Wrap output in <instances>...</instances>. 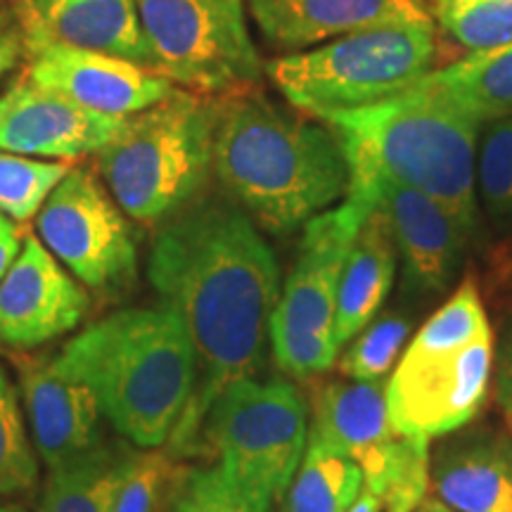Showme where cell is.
Wrapping results in <instances>:
<instances>
[{"mask_svg":"<svg viewBox=\"0 0 512 512\" xmlns=\"http://www.w3.org/2000/svg\"><path fill=\"white\" fill-rule=\"evenodd\" d=\"M147 280L181 316L197 356V389L176 439L207 418L230 384L264 366L271 318L280 302L273 249L245 211L221 200H192L159 223Z\"/></svg>","mask_w":512,"mask_h":512,"instance_id":"obj_1","label":"cell"},{"mask_svg":"<svg viewBox=\"0 0 512 512\" xmlns=\"http://www.w3.org/2000/svg\"><path fill=\"white\" fill-rule=\"evenodd\" d=\"M214 171L249 219L275 235L306 226L349 190L347 155L328 124L249 91L219 102Z\"/></svg>","mask_w":512,"mask_h":512,"instance_id":"obj_2","label":"cell"},{"mask_svg":"<svg viewBox=\"0 0 512 512\" xmlns=\"http://www.w3.org/2000/svg\"><path fill=\"white\" fill-rule=\"evenodd\" d=\"M98 399L102 415L138 448L174 437L197 389V356L169 306H131L95 320L53 358Z\"/></svg>","mask_w":512,"mask_h":512,"instance_id":"obj_3","label":"cell"},{"mask_svg":"<svg viewBox=\"0 0 512 512\" xmlns=\"http://www.w3.org/2000/svg\"><path fill=\"white\" fill-rule=\"evenodd\" d=\"M349 162V192L375 181L420 190L475 230L477 138L482 124L415 83L406 93L330 117Z\"/></svg>","mask_w":512,"mask_h":512,"instance_id":"obj_4","label":"cell"},{"mask_svg":"<svg viewBox=\"0 0 512 512\" xmlns=\"http://www.w3.org/2000/svg\"><path fill=\"white\" fill-rule=\"evenodd\" d=\"M219 102L176 88L126 117L98 152V176L128 219L159 226L195 200L214 169Z\"/></svg>","mask_w":512,"mask_h":512,"instance_id":"obj_5","label":"cell"},{"mask_svg":"<svg viewBox=\"0 0 512 512\" xmlns=\"http://www.w3.org/2000/svg\"><path fill=\"white\" fill-rule=\"evenodd\" d=\"M491 366L489 318L475 283L465 280L418 330L387 382L394 427L425 441L456 432L482 408Z\"/></svg>","mask_w":512,"mask_h":512,"instance_id":"obj_6","label":"cell"},{"mask_svg":"<svg viewBox=\"0 0 512 512\" xmlns=\"http://www.w3.org/2000/svg\"><path fill=\"white\" fill-rule=\"evenodd\" d=\"M434 60V24H401L275 57L264 72L294 110L328 121L406 93L432 72Z\"/></svg>","mask_w":512,"mask_h":512,"instance_id":"obj_7","label":"cell"},{"mask_svg":"<svg viewBox=\"0 0 512 512\" xmlns=\"http://www.w3.org/2000/svg\"><path fill=\"white\" fill-rule=\"evenodd\" d=\"M207 437L254 512H268L297 475L309 441L306 403L285 380H240L216 396Z\"/></svg>","mask_w":512,"mask_h":512,"instance_id":"obj_8","label":"cell"},{"mask_svg":"<svg viewBox=\"0 0 512 512\" xmlns=\"http://www.w3.org/2000/svg\"><path fill=\"white\" fill-rule=\"evenodd\" d=\"M427 444L396 430L384 380H335L313 389L306 446L356 463L363 486L389 512H413L425 501L430 484Z\"/></svg>","mask_w":512,"mask_h":512,"instance_id":"obj_9","label":"cell"},{"mask_svg":"<svg viewBox=\"0 0 512 512\" xmlns=\"http://www.w3.org/2000/svg\"><path fill=\"white\" fill-rule=\"evenodd\" d=\"M373 209L344 197L339 207L313 216L304 226L268 330L275 363L287 375L309 380L335 366L339 283L358 228Z\"/></svg>","mask_w":512,"mask_h":512,"instance_id":"obj_10","label":"cell"},{"mask_svg":"<svg viewBox=\"0 0 512 512\" xmlns=\"http://www.w3.org/2000/svg\"><path fill=\"white\" fill-rule=\"evenodd\" d=\"M152 69L197 95L247 93L264 64L247 27V0H138Z\"/></svg>","mask_w":512,"mask_h":512,"instance_id":"obj_11","label":"cell"},{"mask_svg":"<svg viewBox=\"0 0 512 512\" xmlns=\"http://www.w3.org/2000/svg\"><path fill=\"white\" fill-rule=\"evenodd\" d=\"M38 240L88 290L119 294L136 280L126 214L91 166H72L36 216Z\"/></svg>","mask_w":512,"mask_h":512,"instance_id":"obj_12","label":"cell"},{"mask_svg":"<svg viewBox=\"0 0 512 512\" xmlns=\"http://www.w3.org/2000/svg\"><path fill=\"white\" fill-rule=\"evenodd\" d=\"M27 57L24 74L31 81L110 117H131L176 91L169 79L136 62L64 46L41 36L27 34Z\"/></svg>","mask_w":512,"mask_h":512,"instance_id":"obj_13","label":"cell"},{"mask_svg":"<svg viewBox=\"0 0 512 512\" xmlns=\"http://www.w3.org/2000/svg\"><path fill=\"white\" fill-rule=\"evenodd\" d=\"M88 306L86 287L36 235H27L0 278V342L22 351L41 347L79 328Z\"/></svg>","mask_w":512,"mask_h":512,"instance_id":"obj_14","label":"cell"},{"mask_svg":"<svg viewBox=\"0 0 512 512\" xmlns=\"http://www.w3.org/2000/svg\"><path fill=\"white\" fill-rule=\"evenodd\" d=\"M124 121L88 110L22 74L0 95V150L69 164L98 155Z\"/></svg>","mask_w":512,"mask_h":512,"instance_id":"obj_15","label":"cell"},{"mask_svg":"<svg viewBox=\"0 0 512 512\" xmlns=\"http://www.w3.org/2000/svg\"><path fill=\"white\" fill-rule=\"evenodd\" d=\"M347 197L370 209L377 204L384 211L415 290H444L472 235L453 211L425 192L392 181H375L366 190L349 192Z\"/></svg>","mask_w":512,"mask_h":512,"instance_id":"obj_16","label":"cell"},{"mask_svg":"<svg viewBox=\"0 0 512 512\" xmlns=\"http://www.w3.org/2000/svg\"><path fill=\"white\" fill-rule=\"evenodd\" d=\"M268 43L299 53L377 27L434 24L420 0H247Z\"/></svg>","mask_w":512,"mask_h":512,"instance_id":"obj_17","label":"cell"},{"mask_svg":"<svg viewBox=\"0 0 512 512\" xmlns=\"http://www.w3.org/2000/svg\"><path fill=\"white\" fill-rule=\"evenodd\" d=\"M19 387L31 439L43 463L57 467L102 441V408L91 389L50 363H22Z\"/></svg>","mask_w":512,"mask_h":512,"instance_id":"obj_18","label":"cell"},{"mask_svg":"<svg viewBox=\"0 0 512 512\" xmlns=\"http://www.w3.org/2000/svg\"><path fill=\"white\" fill-rule=\"evenodd\" d=\"M22 27L31 36L91 50L152 69L138 0H24ZM155 72V69H152Z\"/></svg>","mask_w":512,"mask_h":512,"instance_id":"obj_19","label":"cell"},{"mask_svg":"<svg viewBox=\"0 0 512 512\" xmlns=\"http://www.w3.org/2000/svg\"><path fill=\"white\" fill-rule=\"evenodd\" d=\"M432 489L458 512H512V437L470 434L439 453Z\"/></svg>","mask_w":512,"mask_h":512,"instance_id":"obj_20","label":"cell"},{"mask_svg":"<svg viewBox=\"0 0 512 512\" xmlns=\"http://www.w3.org/2000/svg\"><path fill=\"white\" fill-rule=\"evenodd\" d=\"M396 273V245L387 216L377 207L358 228L339 283L335 344L344 347L373 320L392 290Z\"/></svg>","mask_w":512,"mask_h":512,"instance_id":"obj_21","label":"cell"},{"mask_svg":"<svg viewBox=\"0 0 512 512\" xmlns=\"http://www.w3.org/2000/svg\"><path fill=\"white\" fill-rule=\"evenodd\" d=\"M418 83L444 95L479 124L512 117V41L432 69Z\"/></svg>","mask_w":512,"mask_h":512,"instance_id":"obj_22","label":"cell"},{"mask_svg":"<svg viewBox=\"0 0 512 512\" xmlns=\"http://www.w3.org/2000/svg\"><path fill=\"white\" fill-rule=\"evenodd\" d=\"M128 453L102 439L91 451L50 467L41 512H112Z\"/></svg>","mask_w":512,"mask_h":512,"instance_id":"obj_23","label":"cell"},{"mask_svg":"<svg viewBox=\"0 0 512 512\" xmlns=\"http://www.w3.org/2000/svg\"><path fill=\"white\" fill-rule=\"evenodd\" d=\"M361 489L363 475L356 463L306 446L302 465L280 498L278 512H349Z\"/></svg>","mask_w":512,"mask_h":512,"instance_id":"obj_24","label":"cell"},{"mask_svg":"<svg viewBox=\"0 0 512 512\" xmlns=\"http://www.w3.org/2000/svg\"><path fill=\"white\" fill-rule=\"evenodd\" d=\"M430 15L467 53L512 41V0H430Z\"/></svg>","mask_w":512,"mask_h":512,"instance_id":"obj_25","label":"cell"},{"mask_svg":"<svg viewBox=\"0 0 512 512\" xmlns=\"http://www.w3.org/2000/svg\"><path fill=\"white\" fill-rule=\"evenodd\" d=\"M69 169L72 166L67 162H48L0 150V214L12 223L36 219Z\"/></svg>","mask_w":512,"mask_h":512,"instance_id":"obj_26","label":"cell"},{"mask_svg":"<svg viewBox=\"0 0 512 512\" xmlns=\"http://www.w3.org/2000/svg\"><path fill=\"white\" fill-rule=\"evenodd\" d=\"M36 484V451L24 427L15 384L0 366V498L29 494Z\"/></svg>","mask_w":512,"mask_h":512,"instance_id":"obj_27","label":"cell"},{"mask_svg":"<svg viewBox=\"0 0 512 512\" xmlns=\"http://www.w3.org/2000/svg\"><path fill=\"white\" fill-rule=\"evenodd\" d=\"M477 181L491 214L498 219L512 216V117L486 126L479 145Z\"/></svg>","mask_w":512,"mask_h":512,"instance_id":"obj_28","label":"cell"},{"mask_svg":"<svg viewBox=\"0 0 512 512\" xmlns=\"http://www.w3.org/2000/svg\"><path fill=\"white\" fill-rule=\"evenodd\" d=\"M174 475V460L159 448L128 453L112 512H155L166 484Z\"/></svg>","mask_w":512,"mask_h":512,"instance_id":"obj_29","label":"cell"},{"mask_svg":"<svg viewBox=\"0 0 512 512\" xmlns=\"http://www.w3.org/2000/svg\"><path fill=\"white\" fill-rule=\"evenodd\" d=\"M408 339V323L399 316H387L356 339V344L347 351L339 363L344 377L361 382L384 380L389 368L394 366L396 356Z\"/></svg>","mask_w":512,"mask_h":512,"instance_id":"obj_30","label":"cell"},{"mask_svg":"<svg viewBox=\"0 0 512 512\" xmlns=\"http://www.w3.org/2000/svg\"><path fill=\"white\" fill-rule=\"evenodd\" d=\"M174 512H254L230 477L214 467H197L183 477Z\"/></svg>","mask_w":512,"mask_h":512,"instance_id":"obj_31","label":"cell"},{"mask_svg":"<svg viewBox=\"0 0 512 512\" xmlns=\"http://www.w3.org/2000/svg\"><path fill=\"white\" fill-rule=\"evenodd\" d=\"M24 55H27V34L22 19L12 17L8 10H0V79L15 69Z\"/></svg>","mask_w":512,"mask_h":512,"instance_id":"obj_32","label":"cell"},{"mask_svg":"<svg viewBox=\"0 0 512 512\" xmlns=\"http://www.w3.org/2000/svg\"><path fill=\"white\" fill-rule=\"evenodd\" d=\"M496 401L501 406V411L512 427V339L505 347L501 363H498V375H496Z\"/></svg>","mask_w":512,"mask_h":512,"instance_id":"obj_33","label":"cell"},{"mask_svg":"<svg viewBox=\"0 0 512 512\" xmlns=\"http://www.w3.org/2000/svg\"><path fill=\"white\" fill-rule=\"evenodd\" d=\"M19 249H22V240H19V230L10 219L0 214V278L8 271L12 261L17 259Z\"/></svg>","mask_w":512,"mask_h":512,"instance_id":"obj_34","label":"cell"},{"mask_svg":"<svg viewBox=\"0 0 512 512\" xmlns=\"http://www.w3.org/2000/svg\"><path fill=\"white\" fill-rule=\"evenodd\" d=\"M380 508H382L380 498H377L375 494H370L366 486H363L361 494H358V498L349 508V512H380Z\"/></svg>","mask_w":512,"mask_h":512,"instance_id":"obj_35","label":"cell"},{"mask_svg":"<svg viewBox=\"0 0 512 512\" xmlns=\"http://www.w3.org/2000/svg\"><path fill=\"white\" fill-rule=\"evenodd\" d=\"M418 512H456V510H451L446 503L437 501V498H427V501L420 503Z\"/></svg>","mask_w":512,"mask_h":512,"instance_id":"obj_36","label":"cell"},{"mask_svg":"<svg viewBox=\"0 0 512 512\" xmlns=\"http://www.w3.org/2000/svg\"><path fill=\"white\" fill-rule=\"evenodd\" d=\"M0 512H29V510L24 508V505H19V503H3V501H0Z\"/></svg>","mask_w":512,"mask_h":512,"instance_id":"obj_37","label":"cell"}]
</instances>
